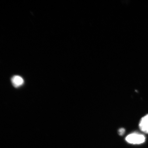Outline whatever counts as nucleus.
I'll return each mask as SVG.
<instances>
[{"mask_svg":"<svg viewBox=\"0 0 148 148\" xmlns=\"http://www.w3.org/2000/svg\"><path fill=\"white\" fill-rule=\"evenodd\" d=\"M139 126L141 131L148 134V114L140 120Z\"/></svg>","mask_w":148,"mask_h":148,"instance_id":"obj_2","label":"nucleus"},{"mask_svg":"<svg viewBox=\"0 0 148 148\" xmlns=\"http://www.w3.org/2000/svg\"><path fill=\"white\" fill-rule=\"evenodd\" d=\"M125 132V129L124 128H120L118 130L119 134L121 136L124 135Z\"/></svg>","mask_w":148,"mask_h":148,"instance_id":"obj_4","label":"nucleus"},{"mask_svg":"<svg viewBox=\"0 0 148 148\" xmlns=\"http://www.w3.org/2000/svg\"><path fill=\"white\" fill-rule=\"evenodd\" d=\"M145 137L138 132H133L126 136L125 140L129 144L139 145L143 144L145 141Z\"/></svg>","mask_w":148,"mask_h":148,"instance_id":"obj_1","label":"nucleus"},{"mask_svg":"<svg viewBox=\"0 0 148 148\" xmlns=\"http://www.w3.org/2000/svg\"><path fill=\"white\" fill-rule=\"evenodd\" d=\"M11 82L13 86L16 88L20 87L24 83V80L22 77L19 76H14L12 78Z\"/></svg>","mask_w":148,"mask_h":148,"instance_id":"obj_3","label":"nucleus"}]
</instances>
